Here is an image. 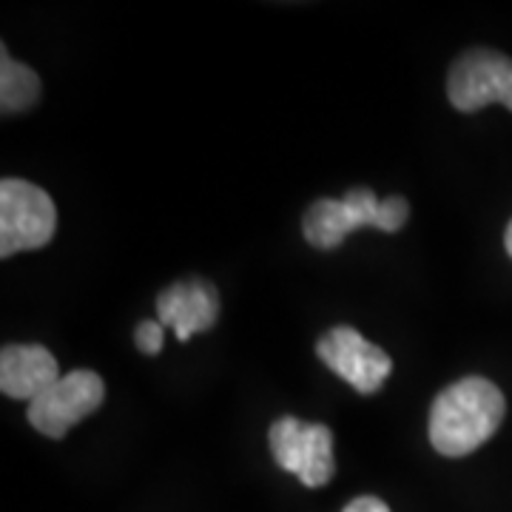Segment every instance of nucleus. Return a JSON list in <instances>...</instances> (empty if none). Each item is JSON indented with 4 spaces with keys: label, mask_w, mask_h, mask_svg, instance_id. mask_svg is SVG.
<instances>
[{
    "label": "nucleus",
    "mask_w": 512,
    "mask_h": 512,
    "mask_svg": "<svg viewBox=\"0 0 512 512\" xmlns=\"http://www.w3.org/2000/svg\"><path fill=\"white\" fill-rule=\"evenodd\" d=\"M504 393L490 379L467 376L450 384L430 410V444L441 456L461 458L476 453L495 436L504 421Z\"/></svg>",
    "instance_id": "1"
},
{
    "label": "nucleus",
    "mask_w": 512,
    "mask_h": 512,
    "mask_svg": "<svg viewBox=\"0 0 512 512\" xmlns=\"http://www.w3.org/2000/svg\"><path fill=\"white\" fill-rule=\"evenodd\" d=\"M410 217V205L404 197L379 200L370 188H350L342 200L313 202L302 220L305 239L319 251L339 248L350 231L359 228H379V231H402Z\"/></svg>",
    "instance_id": "2"
},
{
    "label": "nucleus",
    "mask_w": 512,
    "mask_h": 512,
    "mask_svg": "<svg viewBox=\"0 0 512 512\" xmlns=\"http://www.w3.org/2000/svg\"><path fill=\"white\" fill-rule=\"evenodd\" d=\"M55 231V202L43 188L15 177H6L0 183V256L3 259L49 245Z\"/></svg>",
    "instance_id": "3"
},
{
    "label": "nucleus",
    "mask_w": 512,
    "mask_h": 512,
    "mask_svg": "<svg viewBox=\"0 0 512 512\" xmlns=\"http://www.w3.org/2000/svg\"><path fill=\"white\" fill-rule=\"evenodd\" d=\"M271 456L282 470H288L299 478L305 487H325L336 473V461H333V433L325 424H308V421L285 419L274 421L271 433Z\"/></svg>",
    "instance_id": "4"
},
{
    "label": "nucleus",
    "mask_w": 512,
    "mask_h": 512,
    "mask_svg": "<svg viewBox=\"0 0 512 512\" xmlns=\"http://www.w3.org/2000/svg\"><path fill=\"white\" fill-rule=\"evenodd\" d=\"M106 399V382L94 370L60 376L43 396L29 402V424L46 439H63L77 421L92 416Z\"/></svg>",
    "instance_id": "5"
},
{
    "label": "nucleus",
    "mask_w": 512,
    "mask_h": 512,
    "mask_svg": "<svg viewBox=\"0 0 512 512\" xmlns=\"http://www.w3.org/2000/svg\"><path fill=\"white\" fill-rule=\"evenodd\" d=\"M447 97L467 114L490 103H504L512 111V60L493 49L464 52L450 69Z\"/></svg>",
    "instance_id": "6"
},
{
    "label": "nucleus",
    "mask_w": 512,
    "mask_h": 512,
    "mask_svg": "<svg viewBox=\"0 0 512 512\" xmlns=\"http://www.w3.org/2000/svg\"><path fill=\"white\" fill-rule=\"evenodd\" d=\"M316 356L325 365L342 376L345 382L359 390V393H376L382 390V384L387 382L393 362L382 348L370 345L359 330L353 328H333L328 330L319 342H316Z\"/></svg>",
    "instance_id": "7"
},
{
    "label": "nucleus",
    "mask_w": 512,
    "mask_h": 512,
    "mask_svg": "<svg viewBox=\"0 0 512 512\" xmlns=\"http://www.w3.org/2000/svg\"><path fill=\"white\" fill-rule=\"evenodd\" d=\"M157 316L180 342H188L194 333L214 328L220 316V293L205 279L177 282L157 296Z\"/></svg>",
    "instance_id": "8"
},
{
    "label": "nucleus",
    "mask_w": 512,
    "mask_h": 512,
    "mask_svg": "<svg viewBox=\"0 0 512 512\" xmlns=\"http://www.w3.org/2000/svg\"><path fill=\"white\" fill-rule=\"evenodd\" d=\"M57 379V359L43 345H6L0 353V390L9 399L35 402Z\"/></svg>",
    "instance_id": "9"
},
{
    "label": "nucleus",
    "mask_w": 512,
    "mask_h": 512,
    "mask_svg": "<svg viewBox=\"0 0 512 512\" xmlns=\"http://www.w3.org/2000/svg\"><path fill=\"white\" fill-rule=\"evenodd\" d=\"M40 100V77L29 66L6 55L0 60V109L3 114H20Z\"/></svg>",
    "instance_id": "10"
},
{
    "label": "nucleus",
    "mask_w": 512,
    "mask_h": 512,
    "mask_svg": "<svg viewBox=\"0 0 512 512\" xmlns=\"http://www.w3.org/2000/svg\"><path fill=\"white\" fill-rule=\"evenodd\" d=\"M165 339V325L163 322H140L137 330H134V345L140 353L146 356H157L163 350Z\"/></svg>",
    "instance_id": "11"
},
{
    "label": "nucleus",
    "mask_w": 512,
    "mask_h": 512,
    "mask_svg": "<svg viewBox=\"0 0 512 512\" xmlns=\"http://www.w3.org/2000/svg\"><path fill=\"white\" fill-rule=\"evenodd\" d=\"M342 512H390V507L376 495H362V498H353Z\"/></svg>",
    "instance_id": "12"
},
{
    "label": "nucleus",
    "mask_w": 512,
    "mask_h": 512,
    "mask_svg": "<svg viewBox=\"0 0 512 512\" xmlns=\"http://www.w3.org/2000/svg\"><path fill=\"white\" fill-rule=\"evenodd\" d=\"M504 245H507V254L512 256V222L507 225V234H504Z\"/></svg>",
    "instance_id": "13"
}]
</instances>
